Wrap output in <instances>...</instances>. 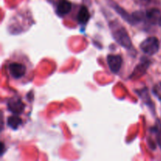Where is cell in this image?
Returning <instances> with one entry per match:
<instances>
[{"mask_svg": "<svg viewBox=\"0 0 161 161\" xmlns=\"http://www.w3.org/2000/svg\"><path fill=\"white\" fill-rule=\"evenodd\" d=\"M111 24L113 25V27L112 25H110V27H111L112 31H113V36L115 40L118 43L120 44L122 47L127 49H130L132 47V43L127 30L122 25H117L116 26H115V25H113V23Z\"/></svg>", "mask_w": 161, "mask_h": 161, "instance_id": "cell-1", "label": "cell"}, {"mask_svg": "<svg viewBox=\"0 0 161 161\" xmlns=\"http://www.w3.org/2000/svg\"><path fill=\"white\" fill-rule=\"evenodd\" d=\"M8 71L14 80H22L28 72V67L21 61H11L8 64Z\"/></svg>", "mask_w": 161, "mask_h": 161, "instance_id": "cell-2", "label": "cell"}, {"mask_svg": "<svg viewBox=\"0 0 161 161\" xmlns=\"http://www.w3.org/2000/svg\"><path fill=\"white\" fill-rule=\"evenodd\" d=\"M140 48L143 53L149 55H154L157 53L160 48V42L159 39L155 36H151L145 39L141 44Z\"/></svg>", "mask_w": 161, "mask_h": 161, "instance_id": "cell-3", "label": "cell"}, {"mask_svg": "<svg viewBox=\"0 0 161 161\" xmlns=\"http://www.w3.org/2000/svg\"><path fill=\"white\" fill-rule=\"evenodd\" d=\"M107 63L110 70L114 73H117L122 67L123 58L120 55L109 54L107 56Z\"/></svg>", "mask_w": 161, "mask_h": 161, "instance_id": "cell-4", "label": "cell"}, {"mask_svg": "<svg viewBox=\"0 0 161 161\" xmlns=\"http://www.w3.org/2000/svg\"><path fill=\"white\" fill-rule=\"evenodd\" d=\"M8 108L11 113L16 115L20 114L25 110V105L20 98H12L8 102Z\"/></svg>", "mask_w": 161, "mask_h": 161, "instance_id": "cell-5", "label": "cell"}, {"mask_svg": "<svg viewBox=\"0 0 161 161\" xmlns=\"http://www.w3.org/2000/svg\"><path fill=\"white\" fill-rule=\"evenodd\" d=\"M146 17L152 25H161V11L160 9L153 8L146 12Z\"/></svg>", "mask_w": 161, "mask_h": 161, "instance_id": "cell-6", "label": "cell"}, {"mask_svg": "<svg viewBox=\"0 0 161 161\" xmlns=\"http://www.w3.org/2000/svg\"><path fill=\"white\" fill-rule=\"evenodd\" d=\"M72 3L68 0H61L57 5L56 12L60 17L67 15L72 9Z\"/></svg>", "mask_w": 161, "mask_h": 161, "instance_id": "cell-7", "label": "cell"}, {"mask_svg": "<svg viewBox=\"0 0 161 161\" xmlns=\"http://www.w3.org/2000/svg\"><path fill=\"white\" fill-rule=\"evenodd\" d=\"M90 12L86 6H82L77 14V20L80 24H86L90 19Z\"/></svg>", "mask_w": 161, "mask_h": 161, "instance_id": "cell-8", "label": "cell"}, {"mask_svg": "<svg viewBox=\"0 0 161 161\" xmlns=\"http://www.w3.org/2000/svg\"><path fill=\"white\" fill-rule=\"evenodd\" d=\"M22 124L21 118L17 116H9L7 119V125L13 130H17Z\"/></svg>", "mask_w": 161, "mask_h": 161, "instance_id": "cell-9", "label": "cell"}, {"mask_svg": "<svg viewBox=\"0 0 161 161\" xmlns=\"http://www.w3.org/2000/svg\"><path fill=\"white\" fill-rule=\"evenodd\" d=\"M153 93L154 95L157 98L161 100V83H158L153 86Z\"/></svg>", "mask_w": 161, "mask_h": 161, "instance_id": "cell-10", "label": "cell"}]
</instances>
